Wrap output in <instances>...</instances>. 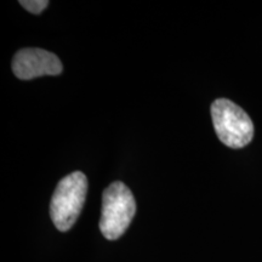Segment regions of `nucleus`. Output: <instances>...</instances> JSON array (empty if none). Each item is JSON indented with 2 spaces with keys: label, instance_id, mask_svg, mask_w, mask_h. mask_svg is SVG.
Returning a JSON list of instances; mask_svg holds the SVG:
<instances>
[{
  "label": "nucleus",
  "instance_id": "nucleus-2",
  "mask_svg": "<svg viewBox=\"0 0 262 262\" xmlns=\"http://www.w3.org/2000/svg\"><path fill=\"white\" fill-rule=\"evenodd\" d=\"M136 212V202L125 183H111L102 194L100 231L108 241H117L125 233Z\"/></svg>",
  "mask_w": 262,
  "mask_h": 262
},
{
  "label": "nucleus",
  "instance_id": "nucleus-1",
  "mask_svg": "<svg viewBox=\"0 0 262 262\" xmlns=\"http://www.w3.org/2000/svg\"><path fill=\"white\" fill-rule=\"evenodd\" d=\"M88 193V179L81 171H74L58 182L50 203L51 220L61 232L73 227L79 217Z\"/></svg>",
  "mask_w": 262,
  "mask_h": 262
},
{
  "label": "nucleus",
  "instance_id": "nucleus-5",
  "mask_svg": "<svg viewBox=\"0 0 262 262\" xmlns=\"http://www.w3.org/2000/svg\"><path fill=\"white\" fill-rule=\"evenodd\" d=\"M19 4L32 14L39 15L48 8L49 2L48 0H21Z\"/></svg>",
  "mask_w": 262,
  "mask_h": 262
},
{
  "label": "nucleus",
  "instance_id": "nucleus-3",
  "mask_svg": "<svg viewBox=\"0 0 262 262\" xmlns=\"http://www.w3.org/2000/svg\"><path fill=\"white\" fill-rule=\"evenodd\" d=\"M211 118L216 135L229 148H243L254 137V124L243 108L227 98L211 104Z\"/></svg>",
  "mask_w": 262,
  "mask_h": 262
},
{
  "label": "nucleus",
  "instance_id": "nucleus-4",
  "mask_svg": "<svg viewBox=\"0 0 262 262\" xmlns=\"http://www.w3.org/2000/svg\"><path fill=\"white\" fill-rule=\"evenodd\" d=\"M12 71L21 80H31L44 75H58L63 66L56 55L37 48L22 49L12 60Z\"/></svg>",
  "mask_w": 262,
  "mask_h": 262
}]
</instances>
